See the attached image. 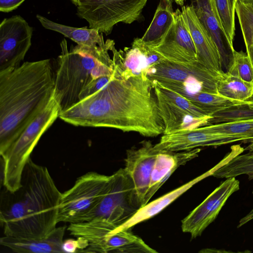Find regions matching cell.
<instances>
[{"mask_svg":"<svg viewBox=\"0 0 253 253\" xmlns=\"http://www.w3.org/2000/svg\"><path fill=\"white\" fill-rule=\"evenodd\" d=\"M25 0H0V11L9 12L20 6Z\"/></svg>","mask_w":253,"mask_h":253,"instance_id":"35","label":"cell"},{"mask_svg":"<svg viewBox=\"0 0 253 253\" xmlns=\"http://www.w3.org/2000/svg\"><path fill=\"white\" fill-rule=\"evenodd\" d=\"M113 62L109 81L97 92L61 112L59 118L76 126L111 127L145 137L163 134L164 124L153 83L144 74L125 75Z\"/></svg>","mask_w":253,"mask_h":253,"instance_id":"1","label":"cell"},{"mask_svg":"<svg viewBox=\"0 0 253 253\" xmlns=\"http://www.w3.org/2000/svg\"><path fill=\"white\" fill-rule=\"evenodd\" d=\"M230 1H231V3L233 6V7L235 9V0H230Z\"/></svg>","mask_w":253,"mask_h":253,"instance_id":"41","label":"cell"},{"mask_svg":"<svg viewBox=\"0 0 253 253\" xmlns=\"http://www.w3.org/2000/svg\"><path fill=\"white\" fill-rule=\"evenodd\" d=\"M243 174L247 175L249 180L253 179V150L234 157L211 175L217 178H227Z\"/></svg>","mask_w":253,"mask_h":253,"instance_id":"27","label":"cell"},{"mask_svg":"<svg viewBox=\"0 0 253 253\" xmlns=\"http://www.w3.org/2000/svg\"><path fill=\"white\" fill-rule=\"evenodd\" d=\"M112 75L98 78L90 83L80 94L79 102L100 89L109 81Z\"/></svg>","mask_w":253,"mask_h":253,"instance_id":"34","label":"cell"},{"mask_svg":"<svg viewBox=\"0 0 253 253\" xmlns=\"http://www.w3.org/2000/svg\"><path fill=\"white\" fill-rule=\"evenodd\" d=\"M219 163L214 168L195 178L184 185L164 195L140 208L138 211L126 222L115 229L113 232L126 229H130L135 225L148 220L164 210L167 207L180 197L182 194L205 178L211 175L213 172L220 167Z\"/></svg>","mask_w":253,"mask_h":253,"instance_id":"19","label":"cell"},{"mask_svg":"<svg viewBox=\"0 0 253 253\" xmlns=\"http://www.w3.org/2000/svg\"><path fill=\"white\" fill-rule=\"evenodd\" d=\"M206 126L212 132L227 136L232 143L250 142L245 150H253V119L211 124Z\"/></svg>","mask_w":253,"mask_h":253,"instance_id":"25","label":"cell"},{"mask_svg":"<svg viewBox=\"0 0 253 253\" xmlns=\"http://www.w3.org/2000/svg\"><path fill=\"white\" fill-rule=\"evenodd\" d=\"M94 253H156L157 252L149 246L130 229L111 232L101 241Z\"/></svg>","mask_w":253,"mask_h":253,"instance_id":"22","label":"cell"},{"mask_svg":"<svg viewBox=\"0 0 253 253\" xmlns=\"http://www.w3.org/2000/svg\"><path fill=\"white\" fill-rule=\"evenodd\" d=\"M140 208L133 184L124 169H120L111 175L107 190L91 219H104L118 228Z\"/></svg>","mask_w":253,"mask_h":253,"instance_id":"8","label":"cell"},{"mask_svg":"<svg viewBox=\"0 0 253 253\" xmlns=\"http://www.w3.org/2000/svg\"><path fill=\"white\" fill-rule=\"evenodd\" d=\"M49 59L25 62L0 71V154L42 112L54 95Z\"/></svg>","mask_w":253,"mask_h":253,"instance_id":"2","label":"cell"},{"mask_svg":"<svg viewBox=\"0 0 253 253\" xmlns=\"http://www.w3.org/2000/svg\"><path fill=\"white\" fill-rule=\"evenodd\" d=\"M244 81L253 82V69L249 58L242 50H234L232 64L227 71Z\"/></svg>","mask_w":253,"mask_h":253,"instance_id":"32","label":"cell"},{"mask_svg":"<svg viewBox=\"0 0 253 253\" xmlns=\"http://www.w3.org/2000/svg\"><path fill=\"white\" fill-rule=\"evenodd\" d=\"M60 46L61 53L57 58L55 75L54 97L61 112L78 103L80 94L93 81L112 75L114 65L71 48L68 50L65 39L61 41Z\"/></svg>","mask_w":253,"mask_h":253,"instance_id":"4","label":"cell"},{"mask_svg":"<svg viewBox=\"0 0 253 253\" xmlns=\"http://www.w3.org/2000/svg\"><path fill=\"white\" fill-rule=\"evenodd\" d=\"M154 84V83H153ZM159 110L164 124L163 134L193 129L209 125L212 118H199L180 108L166 99L154 84Z\"/></svg>","mask_w":253,"mask_h":253,"instance_id":"17","label":"cell"},{"mask_svg":"<svg viewBox=\"0 0 253 253\" xmlns=\"http://www.w3.org/2000/svg\"><path fill=\"white\" fill-rule=\"evenodd\" d=\"M36 17L44 28L61 33L77 43V45L71 47L73 51L91 55L106 63L113 64L109 51L115 42L110 39L105 42L103 34L97 29L66 26L39 14Z\"/></svg>","mask_w":253,"mask_h":253,"instance_id":"12","label":"cell"},{"mask_svg":"<svg viewBox=\"0 0 253 253\" xmlns=\"http://www.w3.org/2000/svg\"><path fill=\"white\" fill-rule=\"evenodd\" d=\"M1 208L0 220L5 236L41 239L58 223L62 193L48 169L30 158L23 171L21 186Z\"/></svg>","mask_w":253,"mask_h":253,"instance_id":"3","label":"cell"},{"mask_svg":"<svg viewBox=\"0 0 253 253\" xmlns=\"http://www.w3.org/2000/svg\"><path fill=\"white\" fill-rule=\"evenodd\" d=\"M175 2H176L177 4L180 5H183L184 4V2L185 0H172Z\"/></svg>","mask_w":253,"mask_h":253,"instance_id":"39","label":"cell"},{"mask_svg":"<svg viewBox=\"0 0 253 253\" xmlns=\"http://www.w3.org/2000/svg\"><path fill=\"white\" fill-rule=\"evenodd\" d=\"M201 150L197 148L181 152L159 151L151 173L144 206L178 167L198 157Z\"/></svg>","mask_w":253,"mask_h":253,"instance_id":"18","label":"cell"},{"mask_svg":"<svg viewBox=\"0 0 253 253\" xmlns=\"http://www.w3.org/2000/svg\"><path fill=\"white\" fill-rule=\"evenodd\" d=\"M181 12L196 49L198 61L211 71L221 76L224 73L221 57L211 36L190 5L182 6Z\"/></svg>","mask_w":253,"mask_h":253,"instance_id":"15","label":"cell"},{"mask_svg":"<svg viewBox=\"0 0 253 253\" xmlns=\"http://www.w3.org/2000/svg\"><path fill=\"white\" fill-rule=\"evenodd\" d=\"M246 53L249 58L250 62L253 69V43L246 44Z\"/></svg>","mask_w":253,"mask_h":253,"instance_id":"37","label":"cell"},{"mask_svg":"<svg viewBox=\"0 0 253 253\" xmlns=\"http://www.w3.org/2000/svg\"><path fill=\"white\" fill-rule=\"evenodd\" d=\"M146 74L152 82L198 84L206 91L218 94L217 83L221 76L211 71L198 61L189 64L163 61L150 67Z\"/></svg>","mask_w":253,"mask_h":253,"instance_id":"10","label":"cell"},{"mask_svg":"<svg viewBox=\"0 0 253 253\" xmlns=\"http://www.w3.org/2000/svg\"><path fill=\"white\" fill-rule=\"evenodd\" d=\"M237 0H235V3H236Z\"/></svg>","mask_w":253,"mask_h":253,"instance_id":"42","label":"cell"},{"mask_svg":"<svg viewBox=\"0 0 253 253\" xmlns=\"http://www.w3.org/2000/svg\"><path fill=\"white\" fill-rule=\"evenodd\" d=\"M138 147L126 151L124 170L132 182L141 208L144 206L155 162L159 151L150 141L144 140Z\"/></svg>","mask_w":253,"mask_h":253,"instance_id":"14","label":"cell"},{"mask_svg":"<svg viewBox=\"0 0 253 253\" xmlns=\"http://www.w3.org/2000/svg\"><path fill=\"white\" fill-rule=\"evenodd\" d=\"M252 219H253V209L248 214H247L245 216H244L240 220L239 224L237 225V228H239L241 227Z\"/></svg>","mask_w":253,"mask_h":253,"instance_id":"36","label":"cell"},{"mask_svg":"<svg viewBox=\"0 0 253 253\" xmlns=\"http://www.w3.org/2000/svg\"><path fill=\"white\" fill-rule=\"evenodd\" d=\"M111 175L88 172L62 193L58 223H76L90 220L104 195Z\"/></svg>","mask_w":253,"mask_h":253,"instance_id":"6","label":"cell"},{"mask_svg":"<svg viewBox=\"0 0 253 253\" xmlns=\"http://www.w3.org/2000/svg\"><path fill=\"white\" fill-rule=\"evenodd\" d=\"M149 46L167 61L189 64L198 61L194 43L179 9L174 11L173 21L161 41Z\"/></svg>","mask_w":253,"mask_h":253,"instance_id":"13","label":"cell"},{"mask_svg":"<svg viewBox=\"0 0 253 253\" xmlns=\"http://www.w3.org/2000/svg\"><path fill=\"white\" fill-rule=\"evenodd\" d=\"M172 0H159L154 17L141 40L148 46L158 43L174 20Z\"/></svg>","mask_w":253,"mask_h":253,"instance_id":"24","label":"cell"},{"mask_svg":"<svg viewBox=\"0 0 253 253\" xmlns=\"http://www.w3.org/2000/svg\"><path fill=\"white\" fill-rule=\"evenodd\" d=\"M71 1L77 6L79 5L82 2L86 0H71Z\"/></svg>","mask_w":253,"mask_h":253,"instance_id":"38","label":"cell"},{"mask_svg":"<svg viewBox=\"0 0 253 253\" xmlns=\"http://www.w3.org/2000/svg\"><path fill=\"white\" fill-rule=\"evenodd\" d=\"M251 4H252V6L253 7V3Z\"/></svg>","mask_w":253,"mask_h":253,"instance_id":"43","label":"cell"},{"mask_svg":"<svg viewBox=\"0 0 253 253\" xmlns=\"http://www.w3.org/2000/svg\"><path fill=\"white\" fill-rule=\"evenodd\" d=\"M60 105L54 96L42 112L23 129L7 150L0 155L2 183L10 193L21 186L24 169L38 141L59 117Z\"/></svg>","mask_w":253,"mask_h":253,"instance_id":"5","label":"cell"},{"mask_svg":"<svg viewBox=\"0 0 253 253\" xmlns=\"http://www.w3.org/2000/svg\"><path fill=\"white\" fill-rule=\"evenodd\" d=\"M66 226L56 227L48 236L41 239L19 238L4 236L1 245L20 253H61Z\"/></svg>","mask_w":253,"mask_h":253,"instance_id":"20","label":"cell"},{"mask_svg":"<svg viewBox=\"0 0 253 253\" xmlns=\"http://www.w3.org/2000/svg\"><path fill=\"white\" fill-rule=\"evenodd\" d=\"M248 103L233 106L211 116L209 125L253 119V95Z\"/></svg>","mask_w":253,"mask_h":253,"instance_id":"29","label":"cell"},{"mask_svg":"<svg viewBox=\"0 0 253 253\" xmlns=\"http://www.w3.org/2000/svg\"><path fill=\"white\" fill-rule=\"evenodd\" d=\"M88 246V242L86 239L78 237L76 240L69 239L63 241L62 249L63 253H83Z\"/></svg>","mask_w":253,"mask_h":253,"instance_id":"33","label":"cell"},{"mask_svg":"<svg viewBox=\"0 0 253 253\" xmlns=\"http://www.w3.org/2000/svg\"><path fill=\"white\" fill-rule=\"evenodd\" d=\"M235 10L245 44L253 43V7L251 4L238 0L235 4Z\"/></svg>","mask_w":253,"mask_h":253,"instance_id":"30","label":"cell"},{"mask_svg":"<svg viewBox=\"0 0 253 253\" xmlns=\"http://www.w3.org/2000/svg\"><path fill=\"white\" fill-rule=\"evenodd\" d=\"M213 11L227 42L234 50L235 10L230 0H210Z\"/></svg>","mask_w":253,"mask_h":253,"instance_id":"28","label":"cell"},{"mask_svg":"<svg viewBox=\"0 0 253 253\" xmlns=\"http://www.w3.org/2000/svg\"><path fill=\"white\" fill-rule=\"evenodd\" d=\"M190 5L214 41L220 55L222 65L227 70L233 61L232 50L220 29L210 0H190Z\"/></svg>","mask_w":253,"mask_h":253,"instance_id":"21","label":"cell"},{"mask_svg":"<svg viewBox=\"0 0 253 253\" xmlns=\"http://www.w3.org/2000/svg\"><path fill=\"white\" fill-rule=\"evenodd\" d=\"M33 28L20 15L4 19L0 25V71L20 65L32 44Z\"/></svg>","mask_w":253,"mask_h":253,"instance_id":"9","label":"cell"},{"mask_svg":"<svg viewBox=\"0 0 253 253\" xmlns=\"http://www.w3.org/2000/svg\"><path fill=\"white\" fill-rule=\"evenodd\" d=\"M153 83L159 88L162 94L166 99L180 108L199 118L211 117L207 115L190 100L178 93L162 85L158 82Z\"/></svg>","mask_w":253,"mask_h":253,"instance_id":"31","label":"cell"},{"mask_svg":"<svg viewBox=\"0 0 253 253\" xmlns=\"http://www.w3.org/2000/svg\"><path fill=\"white\" fill-rule=\"evenodd\" d=\"M179 93L211 116L233 106L248 103L251 101L250 99L241 101L228 98L219 94L204 91L198 87L188 85H183Z\"/></svg>","mask_w":253,"mask_h":253,"instance_id":"23","label":"cell"},{"mask_svg":"<svg viewBox=\"0 0 253 253\" xmlns=\"http://www.w3.org/2000/svg\"><path fill=\"white\" fill-rule=\"evenodd\" d=\"M242 0L244 2L246 3L251 4L253 3V0Z\"/></svg>","mask_w":253,"mask_h":253,"instance_id":"40","label":"cell"},{"mask_svg":"<svg viewBox=\"0 0 253 253\" xmlns=\"http://www.w3.org/2000/svg\"><path fill=\"white\" fill-rule=\"evenodd\" d=\"M240 189V182L230 177L220 183L199 205L181 221V229L192 239L201 235L218 216L227 199Z\"/></svg>","mask_w":253,"mask_h":253,"instance_id":"11","label":"cell"},{"mask_svg":"<svg viewBox=\"0 0 253 253\" xmlns=\"http://www.w3.org/2000/svg\"><path fill=\"white\" fill-rule=\"evenodd\" d=\"M148 0H86L77 6V14L90 28L110 34L119 23L131 24L141 19Z\"/></svg>","mask_w":253,"mask_h":253,"instance_id":"7","label":"cell"},{"mask_svg":"<svg viewBox=\"0 0 253 253\" xmlns=\"http://www.w3.org/2000/svg\"><path fill=\"white\" fill-rule=\"evenodd\" d=\"M111 51L112 58L128 76L143 74L147 75V70L152 66L166 61L139 38L134 39L130 47L118 51L114 45Z\"/></svg>","mask_w":253,"mask_h":253,"instance_id":"16","label":"cell"},{"mask_svg":"<svg viewBox=\"0 0 253 253\" xmlns=\"http://www.w3.org/2000/svg\"><path fill=\"white\" fill-rule=\"evenodd\" d=\"M217 89L220 95L245 101L253 95V82H247L227 72H224L218 80Z\"/></svg>","mask_w":253,"mask_h":253,"instance_id":"26","label":"cell"}]
</instances>
